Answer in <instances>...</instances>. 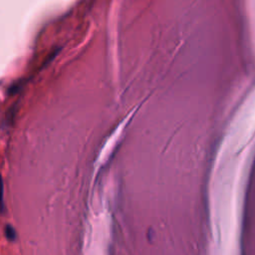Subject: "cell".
<instances>
[{"mask_svg":"<svg viewBox=\"0 0 255 255\" xmlns=\"http://www.w3.org/2000/svg\"><path fill=\"white\" fill-rule=\"evenodd\" d=\"M248 153L229 159L217 175L212 192V230L222 252H234L238 241L239 203Z\"/></svg>","mask_w":255,"mask_h":255,"instance_id":"1","label":"cell"},{"mask_svg":"<svg viewBox=\"0 0 255 255\" xmlns=\"http://www.w3.org/2000/svg\"><path fill=\"white\" fill-rule=\"evenodd\" d=\"M255 133V90L241 106L232 124L220 150V155H230L239 151L249 142Z\"/></svg>","mask_w":255,"mask_h":255,"instance_id":"2","label":"cell"},{"mask_svg":"<svg viewBox=\"0 0 255 255\" xmlns=\"http://www.w3.org/2000/svg\"><path fill=\"white\" fill-rule=\"evenodd\" d=\"M6 236L9 240H14L15 237H16V233H15V230L14 228L11 226V225H7L6 226Z\"/></svg>","mask_w":255,"mask_h":255,"instance_id":"3","label":"cell"},{"mask_svg":"<svg viewBox=\"0 0 255 255\" xmlns=\"http://www.w3.org/2000/svg\"><path fill=\"white\" fill-rule=\"evenodd\" d=\"M4 204H3V180L2 177L0 176V208L3 209Z\"/></svg>","mask_w":255,"mask_h":255,"instance_id":"4","label":"cell"}]
</instances>
